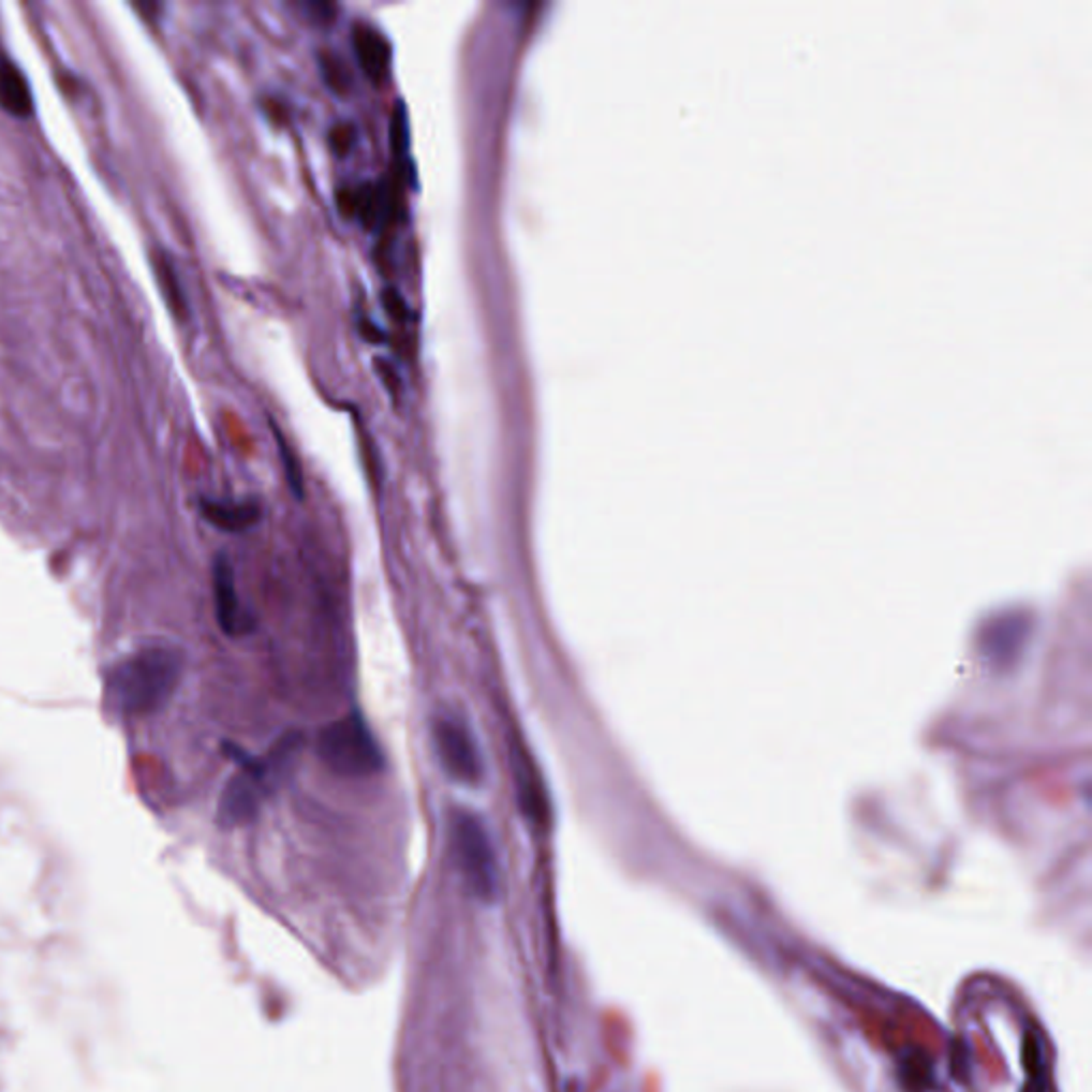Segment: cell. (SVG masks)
<instances>
[{"label": "cell", "instance_id": "obj_1", "mask_svg": "<svg viewBox=\"0 0 1092 1092\" xmlns=\"http://www.w3.org/2000/svg\"><path fill=\"white\" fill-rule=\"evenodd\" d=\"M183 673L182 653L169 645L142 647L105 675V696L124 718H148L167 707Z\"/></svg>", "mask_w": 1092, "mask_h": 1092}, {"label": "cell", "instance_id": "obj_2", "mask_svg": "<svg viewBox=\"0 0 1092 1092\" xmlns=\"http://www.w3.org/2000/svg\"><path fill=\"white\" fill-rule=\"evenodd\" d=\"M299 747L301 734L295 732L280 738L267 757H252L237 747H228V753L237 762L239 770L222 790L218 802V822L228 828L252 822L261 809L263 798L269 796V792L286 777Z\"/></svg>", "mask_w": 1092, "mask_h": 1092}, {"label": "cell", "instance_id": "obj_3", "mask_svg": "<svg viewBox=\"0 0 1092 1092\" xmlns=\"http://www.w3.org/2000/svg\"><path fill=\"white\" fill-rule=\"evenodd\" d=\"M316 753L340 777H371L384 766L382 749L359 713H349L321 729Z\"/></svg>", "mask_w": 1092, "mask_h": 1092}, {"label": "cell", "instance_id": "obj_4", "mask_svg": "<svg viewBox=\"0 0 1092 1092\" xmlns=\"http://www.w3.org/2000/svg\"><path fill=\"white\" fill-rule=\"evenodd\" d=\"M451 845L470 890L483 901L496 899L500 888L498 856L481 817L470 811H455L451 815Z\"/></svg>", "mask_w": 1092, "mask_h": 1092}, {"label": "cell", "instance_id": "obj_5", "mask_svg": "<svg viewBox=\"0 0 1092 1092\" xmlns=\"http://www.w3.org/2000/svg\"><path fill=\"white\" fill-rule=\"evenodd\" d=\"M433 747L444 772L461 783L476 787L485 779L483 753L476 738L455 718H440L433 724Z\"/></svg>", "mask_w": 1092, "mask_h": 1092}, {"label": "cell", "instance_id": "obj_6", "mask_svg": "<svg viewBox=\"0 0 1092 1092\" xmlns=\"http://www.w3.org/2000/svg\"><path fill=\"white\" fill-rule=\"evenodd\" d=\"M211 580H213V604H216V619H218V625L220 630L226 634V636H246L248 632H252L254 628V619L252 615L244 608L241 600H239V593H237V582H235V574H233V565L231 561L220 555L213 563V574H211Z\"/></svg>", "mask_w": 1092, "mask_h": 1092}, {"label": "cell", "instance_id": "obj_7", "mask_svg": "<svg viewBox=\"0 0 1092 1092\" xmlns=\"http://www.w3.org/2000/svg\"><path fill=\"white\" fill-rule=\"evenodd\" d=\"M353 47L367 77H371L373 82H382L390 67L388 39L373 24L359 19L353 26Z\"/></svg>", "mask_w": 1092, "mask_h": 1092}, {"label": "cell", "instance_id": "obj_8", "mask_svg": "<svg viewBox=\"0 0 1092 1092\" xmlns=\"http://www.w3.org/2000/svg\"><path fill=\"white\" fill-rule=\"evenodd\" d=\"M203 517L218 530L239 534L250 530L261 521V506L256 502H222V500H203L201 504Z\"/></svg>", "mask_w": 1092, "mask_h": 1092}, {"label": "cell", "instance_id": "obj_9", "mask_svg": "<svg viewBox=\"0 0 1092 1092\" xmlns=\"http://www.w3.org/2000/svg\"><path fill=\"white\" fill-rule=\"evenodd\" d=\"M0 107L15 118H28L34 109L32 92L28 88L24 73L2 54H0Z\"/></svg>", "mask_w": 1092, "mask_h": 1092}, {"label": "cell", "instance_id": "obj_10", "mask_svg": "<svg viewBox=\"0 0 1092 1092\" xmlns=\"http://www.w3.org/2000/svg\"><path fill=\"white\" fill-rule=\"evenodd\" d=\"M517 785H519V802L528 820L543 826L548 820V802H546L545 790L541 785V779L536 777V768L528 762V757L517 755Z\"/></svg>", "mask_w": 1092, "mask_h": 1092}, {"label": "cell", "instance_id": "obj_11", "mask_svg": "<svg viewBox=\"0 0 1092 1092\" xmlns=\"http://www.w3.org/2000/svg\"><path fill=\"white\" fill-rule=\"evenodd\" d=\"M154 269H157V278H159V284L163 289V295L169 304V310H174V314L178 319H183L186 314V301H183L182 289H180V282H178V276H176V269L174 265L163 256L159 254L154 259Z\"/></svg>", "mask_w": 1092, "mask_h": 1092}, {"label": "cell", "instance_id": "obj_12", "mask_svg": "<svg viewBox=\"0 0 1092 1092\" xmlns=\"http://www.w3.org/2000/svg\"><path fill=\"white\" fill-rule=\"evenodd\" d=\"M276 438H278V448H280V457H282V466H284V474H286V481L293 489V493L297 498L304 496V478H301V468L293 455V451L289 448L286 440L276 431Z\"/></svg>", "mask_w": 1092, "mask_h": 1092}, {"label": "cell", "instance_id": "obj_13", "mask_svg": "<svg viewBox=\"0 0 1092 1092\" xmlns=\"http://www.w3.org/2000/svg\"><path fill=\"white\" fill-rule=\"evenodd\" d=\"M321 67H323V73L327 75L329 84L338 90L346 88L351 77H349V71H346V64L344 60L336 54V51H323L321 54Z\"/></svg>", "mask_w": 1092, "mask_h": 1092}, {"label": "cell", "instance_id": "obj_14", "mask_svg": "<svg viewBox=\"0 0 1092 1092\" xmlns=\"http://www.w3.org/2000/svg\"><path fill=\"white\" fill-rule=\"evenodd\" d=\"M382 304H384L386 312H388L395 321H405V319L410 316V310H408L405 299H403L399 293H395L393 289H388V291H384V293H382Z\"/></svg>", "mask_w": 1092, "mask_h": 1092}, {"label": "cell", "instance_id": "obj_15", "mask_svg": "<svg viewBox=\"0 0 1092 1092\" xmlns=\"http://www.w3.org/2000/svg\"><path fill=\"white\" fill-rule=\"evenodd\" d=\"M331 142H334L338 152H346L351 148V144H353V127L351 124L336 127L334 133H331Z\"/></svg>", "mask_w": 1092, "mask_h": 1092}]
</instances>
